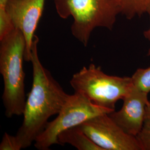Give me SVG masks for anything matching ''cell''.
<instances>
[{"mask_svg": "<svg viewBox=\"0 0 150 150\" xmlns=\"http://www.w3.org/2000/svg\"><path fill=\"white\" fill-rule=\"evenodd\" d=\"M122 100L121 108L109 113V116L124 132L136 137L144 122L146 106L149 101L148 94L134 86Z\"/></svg>", "mask_w": 150, "mask_h": 150, "instance_id": "ba28073f", "label": "cell"}, {"mask_svg": "<svg viewBox=\"0 0 150 150\" xmlns=\"http://www.w3.org/2000/svg\"><path fill=\"white\" fill-rule=\"evenodd\" d=\"M113 111L92 103L79 93L69 95L57 116L48 122L34 146L38 150H48L51 146L59 144L57 138L62 131L79 126L90 118Z\"/></svg>", "mask_w": 150, "mask_h": 150, "instance_id": "5b68a950", "label": "cell"}, {"mask_svg": "<svg viewBox=\"0 0 150 150\" xmlns=\"http://www.w3.org/2000/svg\"><path fill=\"white\" fill-rule=\"evenodd\" d=\"M121 14L126 18L132 20L147 12L150 6V0H120Z\"/></svg>", "mask_w": 150, "mask_h": 150, "instance_id": "30bf717a", "label": "cell"}, {"mask_svg": "<svg viewBox=\"0 0 150 150\" xmlns=\"http://www.w3.org/2000/svg\"><path fill=\"white\" fill-rule=\"evenodd\" d=\"M146 13H147V14H148V15H149L150 22V6L149 7V8H148V10H147V11ZM144 35L145 38H146V39H147V40H149V41L150 42V27L149 28V29H148V30H146V31H145L144 32ZM147 56H150V48L149 50V51H148V52H147Z\"/></svg>", "mask_w": 150, "mask_h": 150, "instance_id": "9a60e30c", "label": "cell"}, {"mask_svg": "<svg viewBox=\"0 0 150 150\" xmlns=\"http://www.w3.org/2000/svg\"><path fill=\"white\" fill-rule=\"evenodd\" d=\"M26 46L22 32L17 28L0 40V74L4 84L2 98L8 118L23 115L25 109L26 99L23 61Z\"/></svg>", "mask_w": 150, "mask_h": 150, "instance_id": "7a4b0ae2", "label": "cell"}, {"mask_svg": "<svg viewBox=\"0 0 150 150\" xmlns=\"http://www.w3.org/2000/svg\"><path fill=\"white\" fill-rule=\"evenodd\" d=\"M59 145L70 144L79 150H102L79 126L67 129L58 136Z\"/></svg>", "mask_w": 150, "mask_h": 150, "instance_id": "9c48e42d", "label": "cell"}, {"mask_svg": "<svg viewBox=\"0 0 150 150\" xmlns=\"http://www.w3.org/2000/svg\"><path fill=\"white\" fill-rule=\"evenodd\" d=\"M45 0H8L6 10L15 28L26 40L25 60L31 62L35 32L43 13Z\"/></svg>", "mask_w": 150, "mask_h": 150, "instance_id": "52a82bcc", "label": "cell"}, {"mask_svg": "<svg viewBox=\"0 0 150 150\" xmlns=\"http://www.w3.org/2000/svg\"><path fill=\"white\" fill-rule=\"evenodd\" d=\"M38 41L35 35L31 49L32 88L26 99L23 122L16 134L22 149L35 142L46 127L48 119L59 113L69 95L41 62Z\"/></svg>", "mask_w": 150, "mask_h": 150, "instance_id": "6da1fadb", "label": "cell"}, {"mask_svg": "<svg viewBox=\"0 0 150 150\" xmlns=\"http://www.w3.org/2000/svg\"><path fill=\"white\" fill-rule=\"evenodd\" d=\"M135 88L149 94L150 92V67L138 69L131 76Z\"/></svg>", "mask_w": 150, "mask_h": 150, "instance_id": "8fae6325", "label": "cell"}, {"mask_svg": "<svg viewBox=\"0 0 150 150\" xmlns=\"http://www.w3.org/2000/svg\"><path fill=\"white\" fill-rule=\"evenodd\" d=\"M15 28L5 7H0V40L5 38Z\"/></svg>", "mask_w": 150, "mask_h": 150, "instance_id": "4fadbf2b", "label": "cell"}, {"mask_svg": "<svg viewBox=\"0 0 150 150\" xmlns=\"http://www.w3.org/2000/svg\"><path fill=\"white\" fill-rule=\"evenodd\" d=\"M62 18L72 16L73 36L87 46L91 33L97 27L111 30L121 13L120 0H54Z\"/></svg>", "mask_w": 150, "mask_h": 150, "instance_id": "3957f363", "label": "cell"}, {"mask_svg": "<svg viewBox=\"0 0 150 150\" xmlns=\"http://www.w3.org/2000/svg\"><path fill=\"white\" fill-rule=\"evenodd\" d=\"M79 126L102 150H142L136 137L124 132L109 113L90 118Z\"/></svg>", "mask_w": 150, "mask_h": 150, "instance_id": "8992f818", "label": "cell"}, {"mask_svg": "<svg viewBox=\"0 0 150 150\" xmlns=\"http://www.w3.org/2000/svg\"><path fill=\"white\" fill-rule=\"evenodd\" d=\"M70 83L75 92L98 106L112 111H115L116 102L123 100L134 87L131 77L107 75L93 63L75 73Z\"/></svg>", "mask_w": 150, "mask_h": 150, "instance_id": "277c9868", "label": "cell"}, {"mask_svg": "<svg viewBox=\"0 0 150 150\" xmlns=\"http://www.w3.org/2000/svg\"><path fill=\"white\" fill-rule=\"evenodd\" d=\"M8 0H0V7H5Z\"/></svg>", "mask_w": 150, "mask_h": 150, "instance_id": "2e32d148", "label": "cell"}, {"mask_svg": "<svg viewBox=\"0 0 150 150\" xmlns=\"http://www.w3.org/2000/svg\"><path fill=\"white\" fill-rule=\"evenodd\" d=\"M21 146L15 136L5 132L0 144V150H20Z\"/></svg>", "mask_w": 150, "mask_h": 150, "instance_id": "5bb4252c", "label": "cell"}, {"mask_svg": "<svg viewBox=\"0 0 150 150\" xmlns=\"http://www.w3.org/2000/svg\"><path fill=\"white\" fill-rule=\"evenodd\" d=\"M136 138L142 150H150V100L147 102L142 127Z\"/></svg>", "mask_w": 150, "mask_h": 150, "instance_id": "7c38bea8", "label": "cell"}]
</instances>
